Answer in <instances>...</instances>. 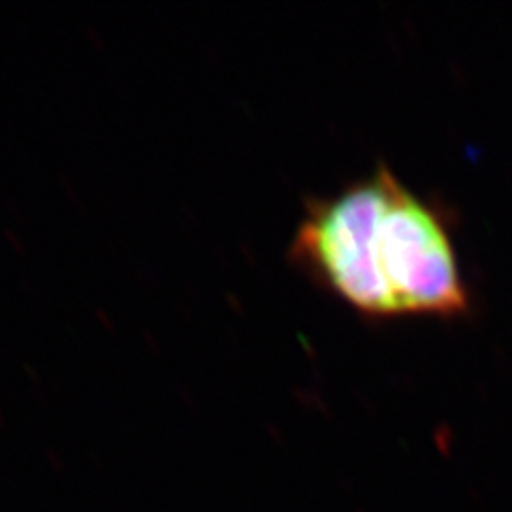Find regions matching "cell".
Listing matches in <instances>:
<instances>
[{"label":"cell","instance_id":"obj_1","mask_svg":"<svg viewBox=\"0 0 512 512\" xmlns=\"http://www.w3.org/2000/svg\"><path fill=\"white\" fill-rule=\"evenodd\" d=\"M291 261L372 320L459 318L472 303L442 207L416 195L387 165L310 199Z\"/></svg>","mask_w":512,"mask_h":512}]
</instances>
